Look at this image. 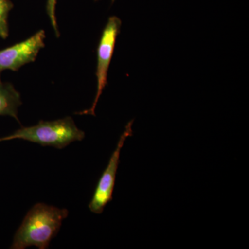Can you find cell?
I'll return each instance as SVG.
<instances>
[{
  "label": "cell",
  "instance_id": "cell-1",
  "mask_svg": "<svg viewBox=\"0 0 249 249\" xmlns=\"http://www.w3.org/2000/svg\"><path fill=\"white\" fill-rule=\"evenodd\" d=\"M68 214V210L42 203L36 204L18 229L11 249H24L29 247L48 249L49 243L58 234Z\"/></svg>",
  "mask_w": 249,
  "mask_h": 249
},
{
  "label": "cell",
  "instance_id": "cell-2",
  "mask_svg": "<svg viewBox=\"0 0 249 249\" xmlns=\"http://www.w3.org/2000/svg\"><path fill=\"white\" fill-rule=\"evenodd\" d=\"M85 137V132L77 127L72 118L65 117L52 121H40L36 125L23 127L1 138V142L22 139L42 146L62 149L71 142L83 140Z\"/></svg>",
  "mask_w": 249,
  "mask_h": 249
},
{
  "label": "cell",
  "instance_id": "cell-3",
  "mask_svg": "<svg viewBox=\"0 0 249 249\" xmlns=\"http://www.w3.org/2000/svg\"><path fill=\"white\" fill-rule=\"evenodd\" d=\"M121 26V19L116 16H111L103 29L97 48V66L96 71L97 91L91 108L78 113L80 115L89 114L95 116V109L98 100L107 84L108 70L114 54L116 38L120 33Z\"/></svg>",
  "mask_w": 249,
  "mask_h": 249
},
{
  "label": "cell",
  "instance_id": "cell-4",
  "mask_svg": "<svg viewBox=\"0 0 249 249\" xmlns=\"http://www.w3.org/2000/svg\"><path fill=\"white\" fill-rule=\"evenodd\" d=\"M132 123L133 120L126 125L124 133L121 134L115 150L113 152L106 170L99 178L92 199L89 204L90 211L93 213H102L106 205L112 200L116 173L120 163L121 150L127 137L132 135Z\"/></svg>",
  "mask_w": 249,
  "mask_h": 249
},
{
  "label": "cell",
  "instance_id": "cell-5",
  "mask_svg": "<svg viewBox=\"0 0 249 249\" xmlns=\"http://www.w3.org/2000/svg\"><path fill=\"white\" fill-rule=\"evenodd\" d=\"M45 31L40 30L26 40L0 50V73L4 70L17 71L35 61L40 49L45 47Z\"/></svg>",
  "mask_w": 249,
  "mask_h": 249
},
{
  "label": "cell",
  "instance_id": "cell-6",
  "mask_svg": "<svg viewBox=\"0 0 249 249\" xmlns=\"http://www.w3.org/2000/svg\"><path fill=\"white\" fill-rule=\"evenodd\" d=\"M22 105L20 94L14 85L3 83L0 78V116H9L18 121V110Z\"/></svg>",
  "mask_w": 249,
  "mask_h": 249
},
{
  "label": "cell",
  "instance_id": "cell-7",
  "mask_svg": "<svg viewBox=\"0 0 249 249\" xmlns=\"http://www.w3.org/2000/svg\"><path fill=\"white\" fill-rule=\"evenodd\" d=\"M14 4L10 0H0V37L7 38L9 36L8 17Z\"/></svg>",
  "mask_w": 249,
  "mask_h": 249
},
{
  "label": "cell",
  "instance_id": "cell-8",
  "mask_svg": "<svg viewBox=\"0 0 249 249\" xmlns=\"http://www.w3.org/2000/svg\"><path fill=\"white\" fill-rule=\"evenodd\" d=\"M57 1L58 0H47V4H46V11L48 15L49 19H50L52 26L55 31V35L57 37L60 36V32L57 24L56 17H55V6H56Z\"/></svg>",
  "mask_w": 249,
  "mask_h": 249
},
{
  "label": "cell",
  "instance_id": "cell-9",
  "mask_svg": "<svg viewBox=\"0 0 249 249\" xmlns=\"http://www.w3.org/2000/svg\"><path fill=\"white\" fill-rule=\"evenodd\" d=\"M1 142V139H0V142Z\"/></svg>",
  "mask_w": 249,
  "mask_h": 249
},
{
  "label": "cell",
  "instance_id": "cell-10",
  "mask_svg": "<svg viewBox=\"0 0 249 249\" xmlns=\"http://www.w3.org/2000/svg\"><path fill=\"white\" fill-rule=\"evenodd\" d=\"M94 1H98V0H94Z\"/></svg>",
  "mask_w": 249,
  "mask_h": 249
}]
</instances>
